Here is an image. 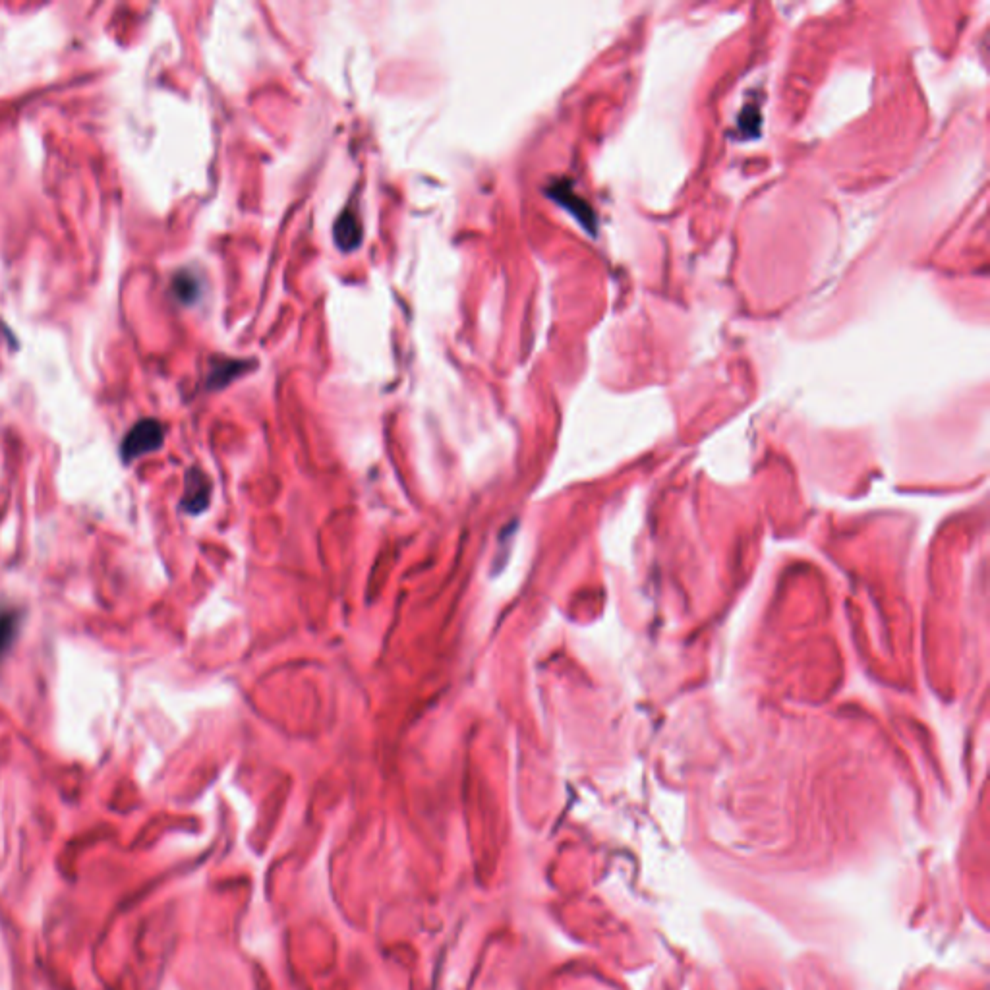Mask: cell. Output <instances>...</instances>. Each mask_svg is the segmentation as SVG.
<instances>
[{
  "mask_svg": "<svg viewBox=\"0 0 990 990\" xmlns=\"http://www.w3.org/2000/svg\"><path fill=\"white\" fill-rule=\"evenodd\" d=\"M165 443V428L155 418H144L136 422L120 443V459L124 465L134 463L147 453H155Z\"/></svg>",
  "mask_w": 990,
  "mask_h": 990,
  "instance_id": "cell-1",
  "label": "cell"
},
{
  "mask_svg": "<svg viewBox=\"0 0 990 990\" xmlns=\"http://www.w3.org/2000/svg\"><path fill=\"white\" fill-rule=\"evenodd\" d=\"M209 499H211V480L207 478L204 470L190 468L184 480V494L180 501L182 509L188 515H202L209 507Z\"/></svg>",
  "mask_w": 990,
  "mask_h": 990,
  "instance_id": "cell-2",
  "label": "cell"
},
{
  "mask_svg": "<svg viewBox=\"0 0 990 990\" xmlns=\"http://www.w3.org/2000/svg\"><path fill=\"white\" fill-rule=\"evenodd\" d=\"M333 236H335V242L341 250H356L362 242V225L356 217L354 211L350 209H345L337 223H335V229H333Z\"/></svg>",
  "mask_w": 990,
  "mask_h": 990,
  "instance_id": "cell-3",
  "label": "cell"
},
{
  "mask_svg": "<svg viewBox=\"0 0 990 990\" xmlns=\"http://www.w3.org/2000/svg\"><path fill=\"white\" fill-rule=\"evenodd\" d=\"M22 625V615L14 608H0V664L4 662L6 654L12 650L14 642L18 639Z\"/></svg>",
  "mask_w": 990,
  "mask_h": 990,
  "instance_id": "cell-4",
  "label": "cell"
},
{
  "mask_svg": "<svg viewBox=\"0 0 990 990\" xmlns=\"http://www.w3.org/2000/svg\"><path fill=\"white\" fill-rule=\"evenodd\" d=\"M173 294L182 304H192L200 296V281L192 273L180 271L173 281Z\"/></svg>",
  "mask_w": 990,
  "mask_h": 990,
  "instance_id": "cell-5",
  "label": "cell"
},
{
  "mask_svg": "<svg viewBox=\"0 0 990 990\" xmlns=\"http://www.w3.org/2000/svg\"><path fill=\"white\" fill-rule=\"evenodd\" d=\"M244 364L242 362H236V360H221L217 364H213L211 368V374L207 378V385L211 389H219L223 385H227L229 381H233L240 372H242Z\"/></svg>",
  "mask_w": 990,
  "mask_h": 990,
  "instance_id": "cell-6",
  "label": "cell"
}]
</instances>
